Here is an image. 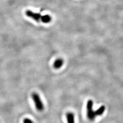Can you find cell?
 I'll use <instances>...</instances> for the list:
<instances>
[{"label": "cell", "mask_w": 123, "mask_h": 123, "mask_svg": "<svg viewBox=\"0 0 123 123\" xmlns=\"http://www.w3.org/2000/svg\"><path fill=\"white\" fill-rule=\"evenodd\" d=\"M105 110V107L104 105L101 106L97 110L95 111V114L96 116H100L104 114Z\"/></svg>", "instance_id": "6"}, {"label": "cell", "mask_w": 123, "mask_h": 123, "mask_svg": "<svg viewBox=\"0 0 123 123\" xmlns=\"http://www.w3.org/2000/svg\"><path fill=\"white\" fill-rule=\"evenodd\" d=\"M93 102L92 100H88L87 104V115L88 119L91 121H93L96 118L95 111L93 110Z\"/></svg>", "instance_id": "2"}, {"label": "cell", "mask_w": 123, "mask_h": 123, "mask_svg": "<svg viewBox=\"0 0 123 123\" xmlns=\"http://www.w3.org/2000/svg\"><path fill=\"white\" fill-rule=\"evenodd\" d=\"M31 98L34 103L36 108L39 111H42L44 110V105L39 94L36 92H33L31 94Z\"/></svg>", "instance_id": "1"}, {"label": "cell", "mask_w": 123, "mask_h": 123, "mask_svg": "<svg viewBox=\"0 0 123 123\" xmlns=\"http://www.w3.org/2000/svg\"><path fill=\"white\" fill-rule=\"evenodd\" d=\"M63 64V60L62 58H58L53 63V67L55 69H59L61 68Z\"/></svg>", "instance_id": "4"}, {"label": "cell", "mask_w": 123, "mask_h": 123, "mask_svg": "<svg viewBox=\"0 0 123 123\" xmlns=\"http://www.w3.org/2000/svg\"><path fill=\"white\" fill-rule=\"evenodd\" d=\"M52 20V18L49 15H46L43 16V18L42 20V22L44 23H49Z\"/></svg>", "instance_id": "7"}, {"label": "cell", "mask_w": 123, "mask_h": 123, "mask_svg": "<svg viewBox=\"0 0 123 123\" xmlns=\"http://www.w3.org/2000/svg\"><path fill=\"white\" fill-rule=\"evenodd\" d=\"M66 118L68 123H75L74 114L73 113L68 112L66 114Z\"/></svg>", "instance_id": "5"}, {"label": "cell", "mask_w": 123, "mask_h": 123, "mask_svg": "<svg viewBox=\"0 0 123 123\" xmlns=\"http://www.w3.org/2000/svg\"><path fill=\"white\" fill-rule=\"evenodd\" d=\"M23 123H34L31 119L25 118L23 120Z\"/></svg>", "instance_id": "8"}, {"label": "cell", "mask_w": 123, "mask_h": 123, "mask_svg": "<svg viewBox=\"0 0 123 123\" xmlns=\"http://www.w3.org/2000/svg\"><path fill=\"white\" fill-rule=\"evenodd\" d=\"M26 15L28 17L32 18L37 22L42 21L43 16L41 15L39 13H35L31 11L28 10L26 12Z\"/></svg>", "instance_id": "3"}]
</instances>
